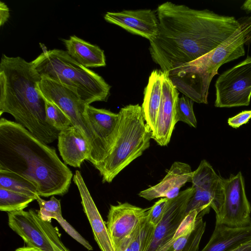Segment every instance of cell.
Wrapping results in <instances>:
<instances>
[{
	"label": "cell",
	"instance_id": "cell-1",
	"mask_svg": "<svg viewBox=\"0 0 251 251\" xmlns=\"http://www.w3.org/2000/svg\"><path fill=\"white\" fill-rule=\"evenodd\" d=\"M159 25L150 41L153 61L167 73L210 52L240 25L233 16L167 1L156 9Z\"/></svg>",
	"mask_w": 251,
	"mask_h": 251
},
{
	"label": "cell",
	"instance_id": "cell-2",
	"mask_svg": "<svg viewBox=\"0 0 251 251\" xmlns=\"http://www.w3.org/2000/svg\"><path fill=\"white\" fill-rule=\"evenodd\" d=\"M0 172L27 180L44 197L66 194L73 177L55 149L21 124L4 118L0 119Z\"/></svg>",
	"mask_w": 251,
	"mask_h": 251
},
{
	"label": "cell",
	"instance_id": "cell-3",
	"mask_svg": "<svg viewBox=\"0 0 251 251\" xmlns=\"http://www.w3.org/2000/svg\"><path fill=\"white\" fill-rule=\"evenodd\" d=\"M41 77L32 62L3 54L0 62V115L7 113L37 138L48 144L60 131L46 121Z\"/></svg>",
	"mask_w": 251,
	"mask_h": 251
},
{
	"label": "cell",
	"instance_id": "cell-4",
	"mask_svg": "<svg viewBox=\"0 0 251 251\" xmlns=\"http://www.w3.org/2000/svg\"><path fill=\"white\" fill-rule=\"evenodd\" d=\"M42 78L61 83L74 91L86 104L106 101L111 86L98 74L73 59L65 50H43L31 61Z\"/></svg>",
	"mask_w": 251,
	"mask_h": 251
},
{
	"label": "cell",
	"instance_id": "cell-5",
	"mask_svg": "<svg viewBox=\"0 0 251 251\" xmlns=\"http://www.w3.org/2000/svg\"><path fill=\"white\" fill-rule=\"evenodd\" d=\"M119 129L107 156L96 168L103 183H111L124 169L140 156L150 146L152 131L146 124L142 106L129 104L119 113Z\"/></svg>",
	"mask_w": 251,
	"mask_h": 251
},
{
	"label": "cell",
	"instance_id": "cell-6",
	"mask_svg": "<svg viewBox=\"0 0 251 251\" xmlns=\"http://www.w3.org/2000/svg\"><path fill=\"white\" fill-rule=\"evenodd\" d=\"M39 87L44 98L58 106L69 118L72 126L85 137L91 149L88 161L95 167L102 162L108 152L87 120L85 111L88 104L75 91L55 81L41 78Z\"/></svg>",
	"mask_w": 251,
	"mask_h": 251
},
{
	"label": "cell",
	"instance_id": "cell-7",
	"mask_svg": "<svg viewBox=\"0 0 251 251\" xmlns=\"http://www.w3.org/2000/svg\"><path fill=\"white\" fill-rule=\"evenodd\" d=\"M240 25L231 35L216 48L206 54L188 63L192 72L208 80L218 74L219 68L223 64L243 56L245 45L251 43V16L239 19Z\"/></svg>",
	"mask_w": 251,
	"mask_h": 251
},
{
	"label": "cell",
	"instance_id": "cell-8",
	"mask_svg": "<svg viewBox=\"0 0 251 251\" xmlns=\"http://www.w3.org/2000/svg\"><path fill=\"white\" fill-rule=\"evenodd\" d=\"M191 182L194 189L188 204L186 215L196 210L203 216L212 208L218 215L224 201L223 178L217 175L211 165L202 160L194 171Z\"/></svg>",
	"mask_w": 251,
	"mask_h": 251
},
{
	"label": "cell",
	"instance_id": "cell-9",
	"mask_svg": "<svg viewBox=\"0 0 251 251\" xmlns=\"http://www.w3.org/2000/svg\"><path fill=\"white\" fill-rule=\"evenodd\" d=\"M215 87V107L248 106L251 98V56L220 75Z\"/></svg>",
	"mask_w": 251,
	"mask_h": 251
},
{
	"label": "cell",
	"instance_id": "cell-10",
	"mask_svg": "<svg viewBox=\"0 0 251 251\" xmlns=\"http://www.w3.org/2000/svg\"><path fill=\"white\" fill-rule=\"evenodd\" d=\"M224 201L220 213L216 215V223L230 227L251 225V206L246 196L241 172L223 178Z\"/></svg>",
	"mask_w": 251,
	"mask_h": 251
},
{
	"label": "cell",
	"instance_id": "cell-11",
	"mask_svg": "<svg viewBox=\"0 0 251 251\" xmlns=\"http://www.w3.org/2000/svg\"><path fill=\"white\" fill-rule=\"evenodd\" d=\"M194 189L192 186L178 196L169 199L163 216L155 227L152 239L146 251H157L174 237L186 217V210Z\"/></svg>",
	"mask_w": 251,
	"mask_h": 251
},
{
	"label": "cell",
	"instance_id": "cell-12",
	"mask_svg": "<svg viewBox=\"0 0 251 251\" xmlns=\"http://www.w3.org/2000/svg\"><path fill=\"white\" fill-rule=\"evenodd\" d=\"M179 93L166 73H163L162 93L155 129L151 139L161 146L169 143L176 121Z\"/></svg>",
	"mask_w": 251,
	"mask_h": 251
},
{
	"label": "cell",
	"instance_id": "cell-13",
	"mask_svg": "<svg viewBox=\"0 0 251 251\" xmlns=\"http://www.w3.org/2000/svg\"><path fill=\"white\" fill-rule=\"evenodd\" d=\"M150 209L127 202L110 205L106 225L115 250L133 232L141 220L149 214Z\"/></svg>",
	"mask_w": 251,
	"mask_h": 251
},
{
	"label": "cell",
	"instance_id": "cell-14",
	"mask_svg": "<svg viewBox=\"0 0 251 251\" xmlns=\"http://www.w3.org/2000/svg\"><path fill=\"white\" fill-rule=\"evenodd\" d=\"M106 21L117 25L127 31L149 41L154 38L158 30L157 14L150 9L124 10L120 12H107Z\"/></svg>",
	"mask_w": 251,
	"mask_h": 251
},
{
	"label": "cell",
	"instance_id": "cell-15",
	"mask_svg": "<svg viewBox=\"0 0 251 251\" xmlns=\"http://www.w3.org/2000/svg\"><path fill=\"white\" fill-rule=\"evenodd\" d=\"M206 223L196 210L187 214L174 237L157 251H199Z\"/></svg>",
	"mask_w": 251,
	"mask_h": 251
},
{
	"label": "cell",
	"instance_id": "cell-16",
	"mask_svg": "<svg viewBox=\"0 0 251 251\" xmlns=\"http://www.w3.org/2000/svg\"><path fill=\"white\" fill-rule=\"evenodd\" d=\"M73 181L81 199L83 211L91 226L94 237L101 251H115L106 224L100 213L81 173L76 171Z\"/></svg>",
	"mask_w": 251,
	"mask_h": 251
},
{
	"label": "cell",
	"instance_id": "cell-17",
	"mask_svg": "<svg viewBox=\"0 0 251 251\" xmlns=\"http://www.w3.org/2000/svg\"><path fill=\"white\" fill-rule=\"evenodd\" d=\"M193 174V171L189 165L175 162L160 182L141 191L138 195L149 201L158 198L174 199L179 195L182 186L186 182H191Z\"/></svg>",
	"mask_w": 251,
	"mask_h": 251
},
{
	"label": "cell",
	"instance_id": "cell-18",
	"mask_svg": "<svg viewBox=\"0 0 251 251\" xmlns=\"http://www.w3.org/2000/svg\"><path fill=\"white\" fill-rule=\"evenodd\" d=\"M8 224L27 246L42 251H53L52 247L30 209L7 213Z\"/></svg>",
	"mask_w": 251,
	"mask_h": 251
},
{
	"label": "cell",
	"instance_id": "cell-19",
	"mask_svg": "<svg viewBox=\"0 0 251 251\" xmlns=\"http://www.w3.org/2000/svg\"><path fill=\"white\" fill-rule=\"evenodd\" d=\"M58 148L66 164L80 168L85 160H89L91 149L82 134L74 126L60 131L58 136Z\"/></svg>",
	"mask_w": 251,
	"mask_h": 251
},
{
	"label": "cell",
	"instance_id": "cell-20",
	"mask_svg": "<svg viewBox=\"0 0 251 251\" xmlns=\"http://www.w3.org/2000/svg\"><path fill=\"white\" fill-rule=\"evenodd\" d=\"M85 116L93 130L102 142L109 154L118 135L119 122L118 113L88 105Z\"/></svg>",
	"mask_w": 251,
	"mask_h": 251
},
{
	"label": "cell",
	"instance_id": "cell-21",
	"mask_svg": "<svg viewBox=\"0 0 251 251\" xmlns=\"http://www.w3.org/2000/svg\"><path fill=\"white\" fill-rule=\"evenodd\" d=\"M251 241V225L230 227L216 223L213 232L201 251H231Z\"/></svg>",
	"mask_w": 251,
	"mask_h": 251
},
{
	"label": "cell",
	"instance_id": "cell-22",
	"mask_svg": "<svg viewBox=\"0 0 251 251\" xmlns=\"http://www.w3.org/2000/svg\"><path fill=\"white\" fill-rule=\"evenodd\" d=\"M68 54L76 62L86 68L104 67L105 56L103 50L98 46L91 44L73 35L62 40Z\"/></svg>",
	"mask_w": 251,
	"mask_h": 251
},
{
	"label": "cell",
	"instance_id": "cell-23",
	"mask_svg": "<svg viewBox=\"0 0 251 251\" xmlns=\"http://www.w3.org/2000/svg\"><path fill=\"white\" fill-rule=\"evenodd\" d=\"M163 73L161 70L155 69L152 71L144 92V100L141 106L145 122L152 134L155 131L161 101Z\"/></svg>",
	"mask_w": 251,
	"mask_h": 251
},
{
	"label": "cell",
	"instance_id": "cell-24",
	"mask_svg": "<svg viewBox=\"0 0 251 251\" xmlns=\"http://www.w3.org/2000/svg\"><path fill=\"white\" fill-rule=\"evenodd\" d=\"M0 188L21 193L36 199V187L29 181L11 173L0 172Z\"/></svg>",
	"mask_w": 251,
	"mask_h": 251
},
{
	"label": "cell",
	"instance_id": "cell-25",
	"mask_svg": "<svg viewBox=\"0 0 251 251\" xmlns=\"http://www.w3.org/2000/svg\"><path fill=\"white\" fill-rule=\"evenodd\" d=\"M148 215L141 220L132 233L131 251H146L151 242L155 227L150 223Z\"/></svg>",
	"mask_w": 251,
	"mask_h": 251
},
{
	"label": "cell",
	"instance_id": "cell-26",
	"mask_svg": "<svg viewBox=\"0 0 251 251\" xmlns=\"http://www.w3.org/2000/svg\"><path fill=\"white\" fill-rule=\"evenodd\" d=\"M36 200L33 197L0 188V210L7 213L23 210Z\"/></svg>",
	"mask_w": 251,
	"mask_h": 251
},
{
	"label": "cell",
	"instance_id": "cell-27",
	"mask_svg": "<svg viewBox=\"0 0 251 251\" xmlns=\"http://www.w3.org/2000/svg\"><path fill=\"white\" fill-rule=\"evenodd\" d=\"M47 122L54 128L60 131L72 126L67 115L56 105L45 99Z\"/></svg>",
	"mask_w": 251,
	"mask_h": 251
},
{
	"label": "cell",
	"instance_id": "cell-28",
	"mask_svg": "<svg viewBox=\"0 0 251 251\" xmlns=\"http://www.w3.org/2000/svg\"><path fill=\"white\" fill-rule=\"evenodd\" d=\"M194 101L185 95L179 98L176 108V121H181L196 128L197 120L193 110Z\"/></svg>",
	"mask_w": 251,
	"mask_h": 251
},
{
	"label": "cell",
	"instance_id": "cell-29",
	"mask_svg": "<svg viewBox=\"0 0 251 251\" xmlns=\"http://www.w3.org/2000/svg\"><path fill=\"white\" fill-rule=\"evenodd\" d=\"M30 210L50 241L53 251H70L61 241L58 232L50 222L42 220L36 210Z\"/></svg>",
	"mask_w": 251,
	"mask_h": 251
},
{
	"label": "cell",
	"instance_id": "cell-30",
	"mask_svg": "<svg viewBox=\"0 0 251 251\" xmlns=\"http://www.w3.org/2000/svg\"><path fill=\"white\" fill-rule=\"evenodd\" d=\"M169 200L167 198H162L151 207L148 218L150 223L155 227L161 220Z\"/></svg>",
	"mask_w": 251,
	"mask_h": 251
},
{
	"label": "cell",
	"instance_id": "cell-31",
	"mask_svg": "<svg viewBox=\"0 0 251 251\" xmlns=\"http://www.w3.org/2000/svg\"><path fill=\"white\" fill-rule=\"evenodd\" d=\"M251 119V110H245L229 118L227 123L232 127L237 128L247 123Z\"/></svg>",
	"mask_w": 251,
	"mask_h": 251
},
{
	"label": "cell",
	"instance_id": "cell-32",
	"mask_svg": "<svg viewBox=\"0 0 251 251\" xmlns=\"http://www.w3.org/2000/svg\"><path fill=\"white\" fill-rule=\"evenodd\" d=\"M9 10L5 3L0 2V25H3L9 17Z\"/></svg>",
	"mask_w": 251,
	"mask_h": 251
},
{
	"label": "cell",
	"instance_id": "cell-33",
	"mask_svg": "<svg viewBox=\"0 0 251 251\" xmlns=\"http://www.w3.org/2000/svg\"><path fill=\"white\" fill-rule=\"evenodd\" d=\"M131 236L132 233L124 239L118 247L115 250V251H131L130 248Z\"/></svg>",
	"mask_w": 251,
	"mask_h": 251
},
{
	"label": "cell",
	"instance_id": "cell-34",
	"mask_svg": "<svg viewBox=\"0 0 251 251\" xmlns=\"http://www.w3.org/2000/svg\"><path fill=\"white\" fill-rule=\"evenodd\" d=\"M231 251H251V241L239 246Z\"/></svg>",
	"mask_w": 251,
	"mask_h": 251
},
{
	"label": "cell",
	"instance_id": "cell-35",
	"mask_svg": "<svg viewBox=\"0 0 251 251\" xmlns=\"http://www.w3.org/2000/svg\"><path fill=\"white\" fill-rule=\"evenodd\" d=\"M14 251H42L41 250L35 247L25 246L19 248Z\"/></svg>",
	"mask_w": 251,
	"mask_h": 251
},
{
	"label": "cell",
	"instance_id": "cell-36",
	"mask_svg": "<svg viewBox=\"0 0 251 251\" xmlns=\"http://www.w3.org/2000/svg\"><path fill=\"white\" fill-rule=\"evenodd\" d=\"M241 9L247 12L251 11V0H246L242 4Z\"/></svg>",
	"mask_w": 251,
	"mask_h": 251
}]
</instances>
